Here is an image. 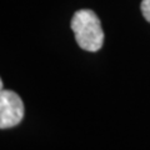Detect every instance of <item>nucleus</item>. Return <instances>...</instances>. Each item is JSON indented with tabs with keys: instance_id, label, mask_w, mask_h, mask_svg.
<instances>
[{
	"instance_id": "f257e3e1",
	"label": "nucleus",
	"mask_w": 150,
	"mask_h": 150,
	"mask_svg": "<svg viewBox=\"0 0 150 150\" xmlns=\"http://www.w3.org/2000/svg\"><path fill=\"white\" fill-rule=\"evenodd\" d=\"M70 26L78 45L83 50L95 53L104 44V31L99 18L93 10L81 9L73 15Z\"/></svg>"
},
{
	"instance_id": "f03ea898",
	"label": "nucleus",
	"mask_w": 150,
	"mask_h": 150,
	"mask_svg": "<svg viewBox=\"0 0 150 150\" xmlns=\"http://www.w3.org/2000/svg\"><path fill=\"white\" fill-rule=\"evenodd\" d=\"M24 118V104L16 93L1 90L0 93V128L10 129Z\"/></svg>"
},
{
	"instance_id": "7ed1b4c3",
	"label": "nucleus",
	"mask_w": 150,
	"mask_h": 150,
	"mask_svg": "<svg viewBox=\"0 0 150 150\" xmlns=\"http://www.w3.org/2000/svg\"><path fill=\"white\" fill-rule=\"evenodd\" d=\"M142 13L145 20L150 23V0H143L142 1Z\"/></svg>"
}]
</instances>
